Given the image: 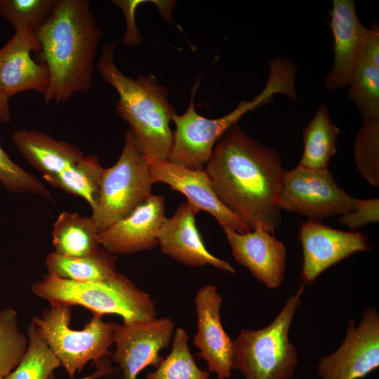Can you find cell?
Masks as SVG:
<instances>
[{
    "label": "cell",
    "instance_id": "cell-38",
    "mask_svg": "<svg viewBox=\"0 0 379 379\" xmlns=\"http://www.w3.org/2000/svg\"><path fill=\"white\" fill-rule=\"evenodd\" d=\"M274 65H278V66H281V67H284V68L287 69L286 67H284V66H282V65H271V66H274ZM271 66H270V67H271ZM288 69V71H289V72H291V73L292 74V72H291V71H290V70H289L288 69ZM292 75H293V77H294V76H293V74H292ZM294 80H295V77H294ZM295 95H296V91H295ZM295 96H294V97H293V98H295ZM293 98H292V99H293ZM292 99H291V100H292Z\"/></svg>",
    "mask_w": 379,
    "mask_h": 379
},
{
    "label": "cell",
    "instance_id": "cell-1",
    "mask_svg": "<svg viewBox=\"0 0 379 379\" xmlns=\"http://www.w3.org/2000/svg\"><path fill=\"white\" fill-rule=\"evenodd\" d=\"M284 169L279 152L235 124L216 142L204 171L220 202L250 231L274 234L281 222L278 200Z\"/></svg>",
    "mask_w": 379,
    "mask_h": 379
},
{
    "label": "cell",
    "instance_id": "cell-6",
    "mask_svg": "<svg viewBox=\"0 0 379 379\" xmlns=\"http://www.w3.org/2000/svg\"><path fill=\"white\" fill-rule=\"evenodd\" d=\"M305 285L291 295L281 311L267 327L244 329L233 340L232 369L244 379H290L298 363V350L288 339L293 317L301 305Z\"/></svg>",
    "mask_w": 379,
    "mask_h": 379
},
{
    "label": "cell",
    "instance_id": "cell-22",
    "mask_svg": "<svg viewBox=\"0 0 379 379\" xmlns=\"http://www.w3.org/2000/svg\"><path fill=\"white\" fill-rule=\"evenodd\" d=\"M117 255L100 247L96 252L83 257L72 258L54 251L46 257L48 273L60 278L81 282L99 281L117 272Z\"/></svg>",
    "mask_w": 379,
    "mask_h": 379
},
{
    "label": "cell",
    "instance_id": "cell-19",
    "mask_svg": "<svg viewBox=\"0 0 379 379\" xmlns=\"http://www.w3.org/2000/svg\"><path fill=\"white\" fill-rule=\"evenodd\" d=\"M330 14L334 61L324 83L328 90L335 91L347 87L360 60L368 28L359 20L353 0H333Z\"/></svg>",
    "mask_w": 379,
    "mask_h": 379
},
{
    "label": "cell",
    "instance_id": "cell-31",
    "mask_svg": "<svg viewBox=\"0 0 379 379\" xmlns=\"http://www.w3.org/2000/svg\"><path fill=\"white\" fill-rule=\"evenodd\" d=\"M0 183L9 192H30L53 200L47 187L35 175L15 164L0 146Z\"/></svg>",
    "mask_w": 379,
    "mask_h": 379
},
{
    "label": "cell",
    "instance_id": "cell-28",
    "mask_svg": "<svg viewBox=\"0 0 379 379\" xmlns=\"http://www.w3.org/2000/svg\"><path fill=\"white\" fill-rule=\"evenodd\" d=\"M29 344L20 329L18 312L11 307L0 310V379H4L21 361Z\"/></svg>",
    "mask_w": 379,
    "mask_h": 379
},
{
    "label": "cell",
    "instance_id": "cell-8",
    "mask_svg": "<svg viewBox=\"0 0 379 379\" xmlns=\"http://www.w3.org/2000/svg\"><path fill=\"white\" fill-rule=\"evenodd\" d=\"M154 183L145 157L127 129L120 157L101 173L98 199L91 216L99 232L144 202L152 194Z\"/></svg>",
    "mask_w": 379,
    "mask_h": 379
},
{
    "label": "cell",
    "instance_id": "cell-14",
    "mask_svg": "<svg viewBox=\"0 0 379 379\" xmlns=\"http://www.w3.org/2000/svg\"><path fill=\"white\" fill-rule=\"evenodd\" d=\"M222 298L215 286L207 284L200 288L194 296L197 332L193 344L198 355L208 366V371L215 373L218 379L232 375L233 340L225 331L220 319Z\"/></svg>",
    "mask_w": 379,
    "mask_h": 379
},
{
    "label": "cell",
    "instance_id": "cell-4",
    "mask_svg": "<svg viewBox=\"0 0 379 379\" xmlns=\"http://www.w3.org/2000/svg\"><path fill=\"white\" fill-rule=\"evenodd\" d=\"M51 305H79L93 314H117L123 321H147L157 317L154 301L119 272L99 281L81 282L48 273L31 287Z\"/></svg>",
    "mask_w": 379,
    "mask_h": 379
},
{
    "label": "cell",
    "instance_id": "cell-34",
    "mask_svg": "<svg viewBox=\"0 0 379 379\" xmlns=\"http://www.w3.org/2000/svg\"><path fill=\"white\" fill-rule=\"evenodd\" d=\"M360 60L379 66V26L376 22L367 30Z\"/></svg>",
    "mask_w": 379,
    "mask_h": 379
},
{
    "label": "cell",
    "instance_id": "cell-13",
    "mask_svg": "<svg viewBox=\"0 0 379 379\" xmlns=\"http://www.w3.org/2000/svg\"><path fill=\"white\" fill-rule=\"evenodd\" d=\"M298 237L303 254L301 274L307 284L340 260L371 249L361 232L339 230L310 220L301 225Z\"/></svg>",
    "mask_w": 379,
    "mask_h": 379
},
{
    "label": "cell",
    "instance_id": "cell-33",
    "mask_svg": "<svg viewBox=\"0 0 379 379\" xmlns=\"http://www.w3.org/2000/svg\"><path fill=\"white\" fill-rule=\"evenodd\" d=\"M144 1H112L119 6L124 13L126 19L127 29L124 36V44L135 46L139 44L142 37L138 33L134 22V11L138 6Z\"/></svg>",
    "mask_w": 379,
    "mask_h": 379
},
{
    "label": "cell",
    "instance_id": "cell-7",
    "mask_svg": "<svg viewBox=\"0 0 379 379\" xmlns=\"http://www.w3.org/2000/svg\"><path fill=\"white\" fill-rule=\"evenodd\" d=\"M71 307L51 305L31 321L37 328L48 346L74 379L90 361L95 364L109 357L114 344L116 323L105 321L102 316L93 314L83 329L70 326Z\"/></svg>",
    "mask_w": 379,
    "mask_h": 379
},
{
    "label": "cell",
    "instance_id": "cell-17",
    "mask_svg": "<svg viewBox=\"0 0 379 379\" xmlns=\"http://www.w3.org/2000/svg\"><path fill=\"white\" fill-rule=\"evenodd\" d=\"M31 52L39 55L40 44L34 32L28 30L15 31L0 49V89L9 98L28 90L44 95L48 88V67L44 62H36Z\"/></svg>",
    "mask_w": 379,
    "mask_h": 379
},
{
    "label": "cell",
    "instance_id": "cell-20",
    "mask_svg": "<svg viewBox=\"0 0 379 379\" xmlns=\"http://www.w3.org/2000/svg\"><path fill=\"white\" fill-rule=\"evenodd\" d=\"M12 139L25 159L48 182L72 168L84 157L77 146L36 130L15 131Z\"/></svg>",
    "mask_w": 379,
    "mask_h": 379
},
{
    "label": "cell",
    "instance_id": "cell-16",
    "mask_svg": "<svg viewBox=\"0 0 379 379\" xmlns=\"http://www.w3.org/2000/svg\"><path fill=\"white\" fill-rule=\"evenodd\" d=\"M234 258L270 288L279 287L286 270V248L260 225L246 233L224 228Z\"/></svg>",
    "mask_w": 379,
    "mask_h": 379
},
{
    "label": "cell",
    "instance_id": "cell-35",
    "mask_svg": "<svg viewBox=\"0 0 379 379\" xmlns=\"http://www.w3.org/2000/svg\"><path fill=\"white\" fill-rule=\"evenodd\" d=\"M99 368L98 373L92 379H123L119 368L112 365L109 357L100 359L93 364Z\"/></svg>",
    "mask_w": 379,
    "mask_h": 379
},
{
    "label": "cell",
    "instance_id": "cell-18",
    "mask_svg": "<svg viewBox=\"0 0 379 379\" xmlns=\"http://www.w3.org/2000/svg\"><path fill=\"white\" fill-rule=\"evenodd\" d=\"M196 214L186 201L178 206L172 217L164 219L158 232L161 251L187 266L210 265L234 274L235 270L228 262L214 256L206 249L196 225Z\"/></svg>",
    "mask_w": 379,
    "mask_h": 379
},
{
    "label": "cell",
    "instance_id": "cell-26",
    "mask_svg": "<svg viewBox=\"0 0 379 379\" xmlns=\"http://www.w3.org/2000/svg\"><path fill=\"white\" fill-rule=\"evenodd\" d=\"M347 86L363 122L379 121V66L360 60Z\"/></svg>",
    "mask_w": 379,
    "mask_h": 379
},
{
    "label": "cell",
    "instance_id": "cell-25",
    "mask_svg": "<svg viewBox=\"0 0 379 379\" xmlns=\"http://www.w3.org/2000/svg\"><path fill=\"white\" fill-rule=\"evenodd\" d=\"M188 341L185 329L177 328L170 354L163 359L154 371L147 373V379H209V372L202 370L196 364Z\"/></svg>",
    "mask_w": 379,
    "mask_h": 379
},
{
    "label": "cell",
    "instance_id": "cell-36",
    "mask_svg": "<svg viewBox=\"0 0 379 379\" xmlns=\"http://www.w3.org/2000/svg\"><path fill=\"white\" fill-rule=\"evenodd\" d=\"M9 97L0 89V122L8 123L11 120Z\"/></svg>",
    "mask_w": 379,
    "mask_h": 379
},
{
    "label": "cell",
    "instance_id": "cell-15",
    "mask_svg": "<svg viewBox=\"0 0 379 379\" xmlns=\"http://www.w3.org/2000/svg\"><path fill=\"white\" fill-rule=\"evenodd\" d=\"M165 218L164 197L152 194L128 215L100 232V245L114 255L150 250L158 245V232Z\"/></svg>",
    "mask_w": 379,
    "mask_h": 379
},
{
    "label": "cell",
    "instance_id": "cell-12",
    "mask_svg": "<svg viewBox=\"0 0 379 379\" xmlns=\"http://www.w3.org/2000/svg\"><path fill=\"white\" fill-rule=\"evenodd\" d=\"M145 157L154 182L166 183L181 192L197 213L200 211L210 213L222 229L229 228L241 234L251 232L220 202L204 170L189 169L168 159Z\"/></svg>",
    "mask_w": 379,
    "mask_h": 379
},
{
    "label": "cell",
    "instance_id": "cell-23",
    "mask_svg": "<svg viewBox=\"0 0 379 379\" xmlns=\"http://www.w3.org/2000/svg\"><path fill=\"white\" fill-rule=\"evenodd\" d=\"M340 128L334 124L326 105H321L302 130L304 150L298 165L312 170L328 168L337 152Z\"/></svg>",
    "mask_w": 379,
    "mask_h": 379
},
{
    "label": "cell",
    "instance_id": "cell-32",
    "mask_svg": "<svg viewBox=\"0 0 379 379\" xmlns=\"http://www.w3.org/2000/svg\"><path fill=\"white\" fill-rule=\"evenodd\" d=\"M379 220V199H357L354 209L341 215L339 222L355 231L368 223Z\"/></svg>",
    "mask_w": 379,
    "mask_h": 379
},
{
    "label": "cell",
    "instance_id": "cell-9",
    "mask_svg": "<svg viewBox=\"0 0 379 379\" xmlns=\"http://www.w3.org/2000/svg\"><path fill=\"white\" fill-rule=\"evenodd\" d=\"M355 201L338 185L328 168L312 170L298 164L284 171L278 200L281 210L320 222L352 211Z\"/></svg>",
    "mask_w": 379,
    "mask_h": 379
},
{
    "label": "cell",
    "instance_id": "cell-24",
    "mask_svg": "<svg viewBox=\"0 0 379 379\" xmlns=\"http://www.w3.org/2000/svg\"><path fill=\"white\" fill-rule=\"evenodd\" d=\"M102 170L98 156H84L72 168L48 182L69 194L83 198L93 210L98 199Z\"/></svg>",
    "mask_w": 379,
    "mask_h": 379
},
{
    "label": "cell",
    "instance_id": "cell-27",
    "mask_svg": "<svg viewBox=\"0 0 379 379\" xmlns=\"http://www.w3.org/2000/svg\"><path fill=\"white\" fill-rule=\"evenodd\" d=\"M27 335L29 344L25 356L4 379H49L61 366L32 321Z\"/></svg>",
    "mask_w": 379,
    "mask_h": 379
},
{
    "label": "cell",
    "instance_id": "cell-5",
    "mask_svg": "<svg viewBox=\"0 0 379 379\" xmlns=\"http://www.w3.org/2000/svg\"><path fill=\"white\" fill-rule=\"evenodd\" d=\"M199 81L192 90L191 100L187 111L182 115L174 114L172 121L175 131L168 160L187 168L204 170L214 147L222 135L247 112L268 103L276 93L287 95L289 84L277 72H270L262 92L252 100H242L229 114L218 119H208L199 114L194 107V96Z\"/></svg>",
    "mask_w": 379,
    "mask_h": 379
},
{
    "label": "cell",
    "instance_id": "cell-29",
    "mask_svg": "<svg viewBox=\"0 0 379 379\" xmlns=\"http://www.w3.org/2000/svg\"><path fill=\"white\" fill-rule=\"evenodd\" d=\"M354 158L361 175L374 187L379 185V121L363 122L354 145Z\"/></svg>",
    "mask_w": 379,
    "mask_h": 379
},
{
    "label": "cell",
    "instance_id": "cell-11",
    "mask_svg": "<svg viewBox=\"0 0 379 379\" xmlns=\"http://www.w3.org/2000/svg\"><path fill=\"white\" fill-rule=\"evenodd\" d=\"M348 321L345 338L333 354L317 364L321 379L363 378L379 367V314L373 307L365 310L360 324Z\"/></svg>",
    "mask_w": 379,
    "mask_h": 379
},
{
    "label": "cell",
    "instance_id": "cell-2",
    "mask_svg": "<svg viewBox=\"0 0 379 379\" xmlns=\"http://www.w3.org/2000/svg\"><path fill=\"white\" fill-rule=\"evenodd\" d=\"M39 56L49 72L45 103L66 102L92 86L94 60L102 36L86 0H56L47 19L34 31Z\"/></svg>",
    "mask_w": 379,
    "mask_h": 379
},
{
    "label": "cell",
    "instance_id": "cell-10",
    "mask_svg": "<svg viewBox=\"0 0 379 379\" xmlns=\"http://www.w3.org/2000/svg\"><path fill=\"white\" fill-rule=\"evenodd\" d=\"M175 324L169 317L117 324L115 350L109 357L121 371L123 379H137L147 366L157 367L163 360L160 351L172 342Z\"/></svg>",
    "mask_w": 379,
    "mask_h": 379
},
{
    "label": "cell",
    "instance_id": "cell-37",
    "mask_svg": "<svg viewBox=\"0 0 379 379\" xmlns=\"http://www.w3.org/2000/svg\"><path fill=\"white\" fill-rule=\"evenodd\" d=\"M95 366L96 368V370L93 373H92L91 374L88 375H86V376H85V377H84L82 378H80V379H92V378H93L99 372L98 366ZM49 379H56L55 377L54 373H52L51 375V376L49 377Z\"/></svg>",
    "mask_w": 379,
    "mask_h": 379
},
{
    "label": "cell",
    "instance_id": "cell-3",
    "mask_svg": "<svg viewBox=\"0 0 379 379\" xmlns=\"http://www.w3.org/2000/svg\"><path fill=\"white\" fill-rule=\"evenodd\" d=\"M118 41L104 45L97 64L102 78L117 91L116 111L130 126V131L146 157L168 159L173 132L170 122L175 112L168 99V90L152 75L133 79L116 66L114 53Z\"/></svg>",
    "mask_w": 379,
    "mask_h": 379
},
{
    "label": "cell",
    "instance_id": "cell-30",
    "mask_svg": "<svg viewBox=\"0 0 379 379\" xmlns=\"http://www.w3.org/2000/svg\"><path fill=\"white\" fill-rule=\"evenodd\" d=\"M56 0H0V15L18 30L34 32L51 14Z\"/></svg>",
    "mask_w": 379,
    "mask_h": 379
},
{
    "label": "cell",
    "instance_id": "cell-39",
    "mask_svg": "<svg viewBox=\"0 0 379 379\" xmlns=\"http://www.w3.org/2000/svg\"><path fill=\"white\" fill-rule=\"evenodd\" d=\"M0 218H1V215H0Z\"/></svg>",
    "mask_w": 379,
    "mask_h": 379
},
{
    "label": "cell",
    "instance_id": "cell-21",
    "mask_svg": "<svg viewBox=\"0 0 379 379\" xmlns=\"http://www.w3.org/2000/svg\"><path fill=\"white\" fill-rule=\"evenodd\" d=\"M99 232L91 217L63 211L53 227L51 235L54 251L72 258L91 255L101 247Z\"/></svg>",
    "mask_w": 379,
    "mask_h": 379
}]
</instances>
